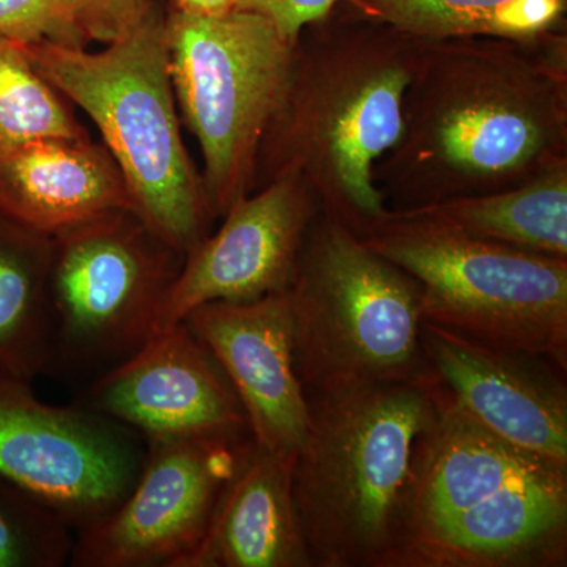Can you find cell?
Wrapping results in <instances>:
<instances>
[{"label": "cell", "mask_w": 567, "mask_h": 567, "mask_svg": "<svg viewBox=\"0 0 567 567\" xmlns=\"http://www.w3.org/2000/svg\"><path fill=\"white\" fill-rule=\"evenodd\" d=\"M567 162V29L424 40L404 123L375 166L390 210L503 192Z\"/></svg>", "instance_id": "cell-1"}, {"label": "cell", "mask_w": 567, "mask_h": 567, "mask_svg": "<svg viewBox=\"0 0 567 567\" xmlns=\"http://www.w3.org/2000/svg\"><path fill=\"white\" fill-rule=\"evenodd\" d=\"M423 41L350 2L306 25L260 142L252 192L298 174L323 215L361 238L372 233L388 213L375 166L401 137Z\"/></svg>", "instance_id": "cell-2"}, {"label": "cell", "mask_w": 567, "mask_h": 567, "mask_svg": "<svg viewBox=\"0 0 567 567\" xmlns=\"http://www.w3.org/2000/svg\"><path fill=\"white\" fill-rule=\"evenodd\" d=\"M439 382L308 393L295 454V506L315 567H391L404 540L417 468L434 429Z\"/></svg>", "instance_id": "cell-3"}, {"label": "cell", "mask_w": 567, "mask_h": 567, "mask_svg": "<svg viewBox=\"0 0 567 567\" xmlns=\"http://www.w3.org/2000/svg\"><path fill=\"white\" fill-rule=\"evenodd\" d=\"M436 382L439 413L391 567H566L567 465L499 439Z\"/></svg>", "instance_id": "cell-4"}, {"label": "cell", "mask_w": 567, "mask_h": 567, "mask_svg": "<svg viewBox=\"0 0 567 567\" xmlns=\"http://www.w3.org/2000/svg\"><path fill=\"white\" fill-rule=\"evenodd\" d=\"M37 71L99 132L144 221L188 254L210 234L200 173L183 144L159 3L103 51L25 44Z\"/></svg>", "instance_id": "cell-5"}, {"label": "cell", "mask_w": 567, "mask_h": 567, "mask_svg": "<svg viewBox=\"0 0 567 567\" xmlns=\"http://www.w3.org/2000/svg\"><path fill=\"white\" fill-rule=\"evenodd\" d=\"M289 300L306 394L427 374L415 279L322 212L306 237Z\"/></svg>", "instance_id": "cell-6"}, {"label": "cell", "mask_w": 567, "mask_h": 567, "mask_svg": "<svg viewBox=\"0 0 567 567\" xmlns=\"http://www.w3.org/2000/svg\"><path fill=\"white\" fill-rule=\"evenodd\" d=\"M415 279L423 322L567 372V260L477 240L390 210L363 237Z\"/></svg>", "instance_id": "cell-7"}, {"label": "cell", "mask_w": 567, "mask_h": 567, "mask_svg": "<svg viewBox=\"0 0 567 567\" xmlns=\"http://www.w3.org/2000/svg\"><path fill=\"white\" fill-rule=\"evenodd\" d=\"M293 44L256 11L166 13L175 102L203 153L200 182L212 223L252 193L257 153L281 102Z\"/></svg>", "instance_id": "cell-8"}, {"label": "cell", "mask_w": 567, "mask_h": 567, "mask_svg": "<svg viewBox=\"0 0 567 567\" xmlns=\"http://www.w3.org/2000/svg\"><path fill=\"white\" fill-rule=\"evenodd\" d=\"M185 254L122 208L52 237L47 374L92 383L156 333Z\"/></svg>", "instance_id": "cell-9"}, {"label": "cell", "mask_w": 567, "mask_h": 567, "mask_svg": "<svg viewBox=\"0 0 567 567\" xmlns=\"http://www.w3.org/2000/svg\"><path fill=\"white\" fill-rule=\"evenodd\" d=\"M136 483L107 516L78 529L74 567H185L224 492L254 450L252 435L145 440Z\"/></svg>", "instance_id": "cell-10"}, {"label": "cell", "mask_w": 567, "mask_h": 567, "mask_svg": "<svg viewBox=\"0 0 567 567\" xmlns=\"http://www.w3.org/2000/svg\"><path fill=\"white\" fill-rule=\"evenodd\" d=\"M144 456L132 429L78 404H44L31 382L0 375V476L54 507L76 532L117 507Z\"/></svg>", "instance_id": "cell-11"}, {"label": "cell", "mask_w": 567, "mask_h": 567, "mask_svg": "<svg viewBox=\"0 0 567 567\" xmlns=\"http://www.w3.org/2000/svg\"><path fill=\"white\" fill-rule=\"evenodd\" d=\"M320 212L316 194L293 173L238 200L223 216L221 227L186 254L156 333L181 323L200 305L252 301L289 290Z\"/></svg>", "instance_id": "cell-12"}, {"label": "cell", "mask_w": 567, "mask_h": 567, "mask_svg": "<svg viewBox=\"0 0 567 567\" xmlns=\"http://www.w3.org/2000/svg\"><path fill=\"white\" fill-rule=\"evenodd\" d=\"M76 404L144 440L251 435L233 383L185 322L153 334L140 352L89 383Z\"/></svg>", "instance_id": "cell-13"}, {"label": "cell", "mask_w": 567, "mask_h": 567, "mask_svg": "<svg viewBox=\"0 0 567 567\" xmlns=\"http://www.w3.org/2000/svg\"><path fill=\"white\" fill-rule=\"evenodd\" d=\"M425 363L458 405L499 439L567 465L566 372L423 322Z\"/></svg>", "instance_id": "cell-14"}, {"label": "cell", "mask_w": 567, "mask_h": 567, "mask_svg": "<svg viewBox=\"0 0 567 567\" xmlns=\"http://www.w3.org/2000/svg\"><path fill=\"white\" fill-rule=\"evenodd\" d=\"M233 383L257 446L295 457L309 431L308 395L293 360L289 290L212 301L182 320Z\"/></svg>", "instance_id": "cell-15"}, {"label": "cell", "mask_w": 567, "mask_h": 567, "mask_svg": "<svg viewBox=\"0 0 567 567\" xmlns=\"http://www.w3.org/2000/svg\"><path fill=\"white\" fill-rule=\"evenodd\" d=\"M136 210L103 144L50 137L0 151V215L54 235L114 210Z\"/></svg>", "instance_id": "cell-16"}, {"label": "cell", "mask_w": 567, "mask_h": 567, "mask_svg": "<svg viewBox=\"0 0 567 567\" xmlns=\"http://www.w3.org/2000/svg\"><path fill=\"white\" fill-rule=\"evenodd\" d=\"M293 457L254 443L185 567H315L292 491Z\"/></svg>", "instance_id": "cell-17"}, {"label": "cell", "mask_w": 567, "mask_h": 567, "mask_svg": "<svg viewBox=\"0 0 567 567\" xmlns=\"http://www.w3.org/2000/svg\"><path fill=\"white\" fill-rule=\"evenodd\" d=\"M398 212L477 240L567 260V162L503 192Z\"/></svg>", "instance_id": "cell-18"}, {"label": "cell", "mask_w": 567, "mask_h": 567, "mask_svg": "<svg viewBox=\"0 0 567 567\" xmlns=\"http://www.w3.org/2000/svg\"><path fill=\"white\" fill-rule=\"evenodd\" d=\"M52 237L0 215V375L32 382L50 363Z\"/></svg>", "instance_id": "cell-19"}, {"label": "cell", "mask_w": 567, "mask_h": 567, "mask_svg": "<svg viewBox=\"0 0 567 567\" xmlns=\"http://www.w3.org/2000/svg\"><path fill=\"white\" fill-rule=\"evenodd\" d=\"M369 17L421 40H527L567 29V0H350Z\"/></svg>", "instance_id": "cell-20"}, {"label": "cell", "mask_w": 567, "mask_h": 567, "mask_svg": "<svg viewBox=\"0 0 567 567\" xmlns=\"http://www.w3.org/2000/svg\"><path fill=\"white\" fill-rule=\"evenodd\" d=\"M50 137L91 136L33 66L25 44L0 37V151Z\"/></svg>", "instance_id": "cell-21"}, {"label": "cell", "mask_w": 567, "mask_h": 567, "mask_svg": "<svg viewBox=\"0 0 567 567\" xmlns=\"http://www.w3.org/2000/svg\"><path fill=\"white\" fill-rule=\"evenodd\" d=\"M74 537L54 507L0 476V567L70 565Z\"/></svg>", "instance_id": "cell-22"}, {"label": "cell", "mask_w": 567, "mask_h": 567, "mask_svg": "<svg viewBox=\"0 0 567 567\" xmlns=\"http://www.w3.org/2000/svg\"><path fill=\"white\" fill-rule=\"evenodd\" d=\"M0 37L22 44L51 43L85 48L61 0H0Z\"/></svg>", "instance_id": "cell-23"}, {"label": "cell", "mask_w": 567, "mask_h": 567, "mask_svg": "<svg viewBox=\"0 0 567 567\" xmlns=\"http://www.w3.org/2000/svg\"><path fill=\"white\" fill-rule=\"evenodd\" d=\"M81 39L111 43L132 31L155 6V0H61Z\"/></svg>", "instance_id": "cell-24"}, {"label": "cell", "mask_w": 567, "mask_h": 567, "mask_svg": "<svg viewBox=\"0 0 567 567\" xmlns=\"http://www.w3.org/2000/svg\"><path fill=\"white\" fill-rule=\"evenodd\" d=\"M342 2L350 0H241L240 10L262 14L290 43H295L306 25L322 20Z\"/></svg>", "instance_id": "cell-25"}, {"label": "cell", "mask_w": 567, "mask_h": 567, "mask_svg": "<svg viewBox=\"0 0 567 567\" xmlns=\"http://www.w3.org/2000/svg\"><path fill=\"white\" fill-rule=\"evenodd\" d=\"M241 0H171V10L197 18H215L240 10Z\"/></svg>", "instance_id": "cell-26"}]
</instances>
